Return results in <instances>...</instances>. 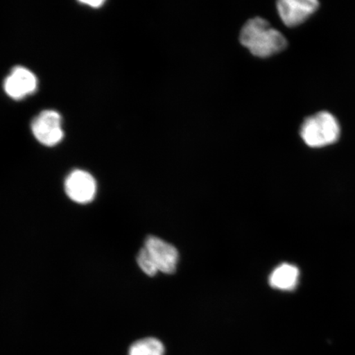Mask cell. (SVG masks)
I'll return each mask as SVG.
<instances>
[{"mask_svg": "<svg viewBox=\"0 0 355 355\" xmlns=\"http://www.w3.org/2000/svg\"><path fill=\"white\" fill-rule=\"evenodd\" d=\"M65 192L73 202L87 204L95 198L97 190L96 182L90 173L76 170L66 178Z\"/></svg>", "mask_w": 355, "mask_h": 355, "instance_id": "obj_4", "label": "cell"}, {"mask_svg": "<svg viewBox=\"0 0 355 355\" xmlns=\"http://www.w3.org/2000/svg\"><path fill=\"white\" fill-rule=\"evenodd\" d=\"M340 133L339 121L327 111H321L306 119L300 128L302 139L312 148H322L336 144Z\"/></svg>", "mask_w": 355, "mask_h": 355, "instance_id": "obj_2", "label": "cell"}, {"mask_svg": "<svg viewBox=\"0 0 355 355\" xmlns=\"http://www.w3.org/2000/svg\"><path fill=\"white\" fill-rule=\"evenodd\" d=\"M241 42L252 55L259 58L270 57L285 50L287 41L285 37L270 26L261 17L248 20L243 26Z\"/></svg>", "mask_w": 355, "mask_h": 355, "instance_id": "obj_1", "label": "cell"}, {"mask_svg": "<svg viewBox=\"0 0 355 355\" xmlns=\"http://www.w3.org/2000/svg\"><path fill=\"white\" fill-rule=\"evenodd\" d=\"M37 87V79L35 74L24 67L13 69L3 83L7 95L15 100H21L33 94Z\"/></svg>", "mask_w": 355, "mask_h": 355, "instance_id": "obj_7", "label": "cell"}, {"mask_svg": "<svg viewBox=\"0 0 355 355\" xmlns=\"http://www.w3.org/2000/svg\"><path fill=\"white\" fill-rule=\"evenodd\" d=\"M32 131L39 143L47 146L59 144L64 139L60 114L55 110H44L33 119Z\"/></svg>", "mask_w": 355, "mask_h": 355, "instance_id": "obj_3", "label": "cell"}, {"mask_svg": "<svg viewBox=\"0 0 355 355\" xmlns=\"http://www.w3.org/2000/svg\"><path fill=\"white\" fill-rule=\"evenodd\" d=\"M300 270L295 266L283 263L277 266L270 274L269 283L277 290L292 291L298 284Z\"/></svg>", "mask_w": 355, "mask_h": 355, "instance_id": "obj_8", "label": "cell"}, {"mask_svg": "<svg viewBox=\"0 0 355 355\" xmlns=\"http://www.w3.org/2000/svg\"><path fill=\"white\" fill-rule=\"evenodd\" d=\"M144 248L152 257L158 272L166 274L175 272L179 252L171 243L158 237L149 236L146 239Z\"/></svg>", "mask_w": 355, "mask_h": 355, "instance_id": "obj_5", "label": "cell"}, {"mask_svg": "<svg viewBox=\"0 0 355 355\" xmlns=\"http://www.w3.org/2000/svg\"><path fill=\"white\" fill-rule=\"evenodd\" d=\"M137 264L144 273L150 277L155 276L158 272L157 266L154 263L152 257L144 247L137 255Z\"/></svg>", "mask_w": 355, "mask_h": 355, "instance_id": "obj_10", "label": "cell"}, {"mask_svg": "<svg viewBox=\"0 0 355 355\" xmlns=\"http://www.w3.org/2000/svg\"><path fill=\"white\" fill-rule=\"evenodd\" d=\"M318 8L317 0H281L277 3L279 17L288 26L303 24Z\"/></svg>", "mask_w": 355, "mask_h": 355, "instance_id": "obj_6", "label": "cell"}, {"mask_svg": "<svg viewBox=\"0 0 355 355\" xmlns=\"http://www.w3.org/2000/svg\"><path fill=\"white\" fill-rule=\"evenodd\" d=\"M82 3L92 8H100L102 4L105 3V2L101 1V0H99V1H83Z\"/></svg>", "mask_w": 355, "mask_h": 355, "instance_id": "obj_11", "label": "cell"}, {"mask_svg": "<svg viewBox=\"0 0 355 355\" xmlns=\"http://www.w3.org/2000/svg\"><path fill=\"white\" fill-rule=\"evenodd\" d=\"M165 352L161 340L148 337L133 343L128 349V355H165Z\"/></svg>", "mask_w": 355, "mask_h": 355, "instance_id": "obj_9", "label": "cell"}]
</instances>
